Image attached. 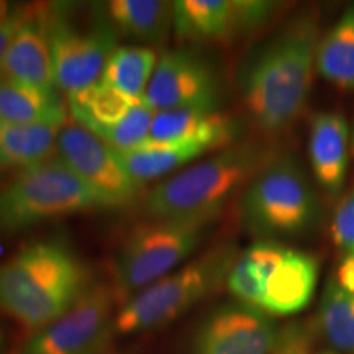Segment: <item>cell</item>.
I'll return each mask as SVG.
<instances>
[{"label":"cell","mask_w":354,"mask_h":354,"mask_svg":"<svg viewBox=\"0 0 354 354\" xmlns=\"http://www.w3.org/2000/svg\"><path fill=\"white\" fill-rule=\"evenodd\" d=\"M118 35L149 44L166 41L172 30V2L165 0H110L102 3Z\"/></svg>","instance_id":"obj_19"},{"label":"cell","mask_w":354,"mask_h":354,"mask_svg":"<svg viewBox=\"0 0 354 354\" xmlns=\"http://www.w3.org/2000/svg\"><path fill=\"white\" fill-rule=\"evenodd\" d=\"M318 41L317 13L305 10L246 57L238 82L248 117L258 130L276 135L302 113L312 87Z\"/></svg>","instance_id":"obj_1"},{"label":"cell","mask_w":354,"mask_h":354,"mask_svg":"<svg viewBox=\"0 0 354 354\" xmlns=\"http://www.w3.org/2000/svg\"><path fill=\"white\" fill-rule=\"evenodd\" d=\"M315 68L339 91L354 88V7H349L320 38Z\"/></svg>","instance_id":"obj_22"},{"label":"cell","mask_w":354,"mask_h":354,"mask_svg":"<svg viewBox=\"0 0 354 354\" xmlns=\"http://www.w3.org/2000/svg\"><path fill=\"white\" fill-rule=\"evenodd\" d=\"M0 76L46 92H56L53 74L46 3H32L28 19L20 26L0 63Z\"/></svg>","instance_id":"obj_15"},{"label":"cell","mask_w":354,"mask_h":354,"mask_svg":"<svg viewBox=\"0 0 354 354\" xmlns=\"http://www.w3.org/2000/svg\"><path fill=\"white\" fill-rule=\"evenodd\" d=\"M240 214L248 232L272 240L312 227L318 203L299 162L289 154H272L243 190Z\"/></svg>","instance_id":"obj_8"},{"label":"cell","mask_w":354,"mask_h":354,"mask_svg":"<svg viewBox=\"0 0 354 354\" xmlns=\"http://www.w3.org/2000/svg\"><path fill=\"white\" fill-rule=\"evenodd\" d=\"M115 290L92 284L63 317L32 336L24 354H99L115 322Z\"/></svg>","instance_id":"obj_12"},{"label":"cell","mask_w":354,"mask_h":354,"mask_svg":"<svg viewBox=\"0 0 354 354\" xmlns=\"http://www.w3.org/2000/svg\"><path fill=\"white\" fill-rule=\"evenodd\" d=\"M3 343H6V339H3V331H2V328H0V353H2V349H3Z\"/></svg>","instance_id":"obj_33"},{"label":"cell","mask_w":354,"mask_h":354,"mask_svg":"<svg viewBox=\"0 0 354 354\" xmlns=\"http://www.w3.org/2000/svg\"><path fill=\"white\" fill-rule=\"evenodd\" d=\"M158 59L153 48L118 46L105 66L102 82L109 84L131 99L141 100L156 69Z\"/></svg>","instance_id":"obj_24"},{"label":"cell","mask_w":354,"mask_h":354,"mask_svg":"<svg viewBox=\"0 0 354 354\" xmlns=\"http://www.w3.org/2000/svg\"><path fill=\"white\" fill-rule=\"evenodd\" d=\"M30 10H32V3L30 6H26V3H15L10 15L6 20L0 21V63H2L3 56H6L8 46H10L12 39L15 38L20 26L28 19Z\"/></svg>","instance_id":"obj_29"},{"label":"cell","mask_w":354,"mask_h":354,"mask_svg":"<svg viewBox=\"0 0 354 354\" xmlns=\"http://www.w3.org/2000/svg\"><path fill=\"white\" fill-rule=\"evenodd\" d=\"M57 158L97 194L105 209H127L140 201L145 185L122 165L118 153L92 131L66 123L56 138Z\"/></svg>","instance_id":"obj_10"},{"label":"cell","mask_w":354,"mask_h":354,"mask_svg":"<svg viewBox=\"0 0 354 354\" xmlns=\"http://www.w3.org/2000/svg\"><path fill=\"white\" fill-rule=\"evenodd\" d=\"M240 135L241 123L220 109H172L154 112L148 141H197L210 148V151H221L236 143Z\"/></svg>","instance_id":"obj_16"},{"label":"cell","mask_w":354,"mask_h":354,"mask_svg":"<svg viewBox=\"0 0 354 354\" xmlns=\"http://www.w3.org/2000/svg\"><path fill=\"white\" fill-rule=\"evenodd\" d=\"M68 112L57 91L46 92L0 76V120L61 128L68 123Z\"/></svg>","instance_id":"obj_18"},{"label":"cell","mask_w":354,"mask_h":354,"mask_svg":"<svg viewBox=\"0 0 354 354\" xmlns=\"http://www.w3.org/2000/svg\"><path fill=\"white\" fill-rule=\"evenodd\" d=\"M236 256V250L227 243L189 259L174 272L128 299L115 315L113 333H145L169 325L221 284H227Z\"/></svg>","instance_id":"obj_5"},{"label":"cell","mask_w":354,"mask_h":354,"mask_svg":"<svg viewBox=\"0 0 354 354\" xmlns=\"http://www.w3.org/2000/svg\"><path fill=\"white\" fill-rule=\"evenodd\" d=\"M13 7H15V3H10L7 2V0H0V21L6 20L8 15H10Z\"/></svg>","instance_id":"obj_31"},{"label":"cell","mask_w":354,"mask_h":354,"mask_svg":"<svg viewBox=\"0 0 354 354\" xmlns=\"http://www.w3.org/2000/svg\"><path fill=\"white\" fill-rule=\"evenodd\" d=\"M351 151H354V123H353V131H351Z\"/></svg>","instance_id":"obj_34"},{"label":"cell","mask_w":354,"mask_h":354,"mask_svg":"<svg viewBox=\"0 0 354 354\" xmlns=\"http://www.w3.org/2000/svg\"><path fill=\"white\" fill-rule=\"evenodd\" d=\"M317 281L315 256L261 240L236 256L225 286L240 304L269 317H287L308 307Z\"/></svg>","instance_id":"obj_4"},{"label":"cell","mask_w":354,"mask_h":354,"mask_svg":"<svg viewBox=\"0 0 354 354\" xmlns=\"http://www.w3.org/2000/svg\"><path fill=\"white\" fill-rule=\"evenodd\" d=\"M336 282L354 295V258H343L336 272Z\"/></svg>","instance_id":"obj_30"},{"label":"cell","mask_w":354,"mask_h":354,"mask_svg":"<svg viewBox=\"0 0 354 354\" xmlns=\"http://www.w3.org/2000/svg\"><path fill=\"white\" fill-rule=\"evenodd\" d=\"M92 287L82 256L63 238H44L0 264V310L39 331L63 317Z\"/></svg>","instance_id":"obj_2"},{"label":"cell","mask_w":354,"mask_h":354,"mask_svg":"<svg viewBox=\"0 0 354 354\" xmlns=\"http://www.w3.org/2000/svg\"><path fill=\"white\" fill-rule=\"evenodd\" d=\"M46 19L56 87L71 94L100 82L118 48V33L102 3H46Z\"/></svg>","instance_id":"obj_6"},{"label":"cell","mask_w":354,"mask_h":354,"mask_svg":"<svg viewBox=\"0 0 354 354\" xmlns=\"http://www.w3.org/2000/svg\"><path fill=\"white\" fill-rule=\"evenodd\" d=\"M105 209L59 158L25 167L0 192V236H13L59 216Z\"/></svg>","instance_id":"obj_7"},{"label":"cell","mask_w":354,"mask_h":354,"mask_svg":"<svg viewBox=\"0 0 354 354\" xmlns=\"http://www.w3.org/2000/svg\"><path fill=\"white\" fill-rule=\"evenodd\" d=\"M221 86L214 64L190 46L162 53L141 102L154 112L172 109L218 110Z\"/></svg>","instance_id":"obj_11"},{"label":"cell","mask_w":354,"mask_h":354,"mask_svg":"<svg viewBox=\"0 0 354 354\" xmlns=\"http://www.w3.org/2000/svg\"><path fill=\"white\" fill-rule=\"evenodd\" d=\"M323 338L336 353L354 354V295L336 282L326 284L317 315Z\"/></svg>","instance_id":"obj_25"},{"label":"cell","mask_w":354,"mask_h":354,"mask_svg":"<svg viewBox=\"0 0 354 354\" xmlns=\"http://www.w3.org/2000/svg\"><path fill=\"white\" fill-rule=\"evenodd\" d=\"M272 154L258 141H238L154 185L143 201L145 214L148 218L215 221Z\"/></svg>","instance_id":"obj_3"},{"label":"cell","mask_w":354,"mask_h":354,"mask_svg":"<svg viewBox=\"0 0 354 354\" xmlns=\"http://www.w3.org/2000/svg\"><path fill=\"white\" fill-rule=\"evenodd\" d=\"M125 169L141 184L161 179L172 171L210 153V148L197 141L151 143L146 141L130 151H117Z\"/></svg>","instance_id":"obj_21"},{"label":"cell","mask_w":354,"mask_h":354,"mask_svg":"<svg viewBox=\"0 0 354 354\" xmlns=\"http://www.w3.org/2000/svg\"><path fill=\"white\" fill-rule=\"evenodd\" d=\"M138 102L100 81L82 91L71 92L66 104L74 123L100 138L105 131L118 125Z\"/></svg>","instance_id":"obj_20"},{"label":"cell","mask_w":354,"mask_h":354,"mask_svg":"<svg viewBox=\"0 0 354 354\" xmlns=\"http://www.w3.org/2000/svg\"><path fill=\"white\" fill-rule=\"evenodd\" d=\"M331 236L344 258H354V190L343 198L335 212Z\"/></svg>","instance_id":"obj_27"},{"label":"cell","mask_w":354,"mask_h":354,"mask_svg":"<svg viewBox=\"0 0 354 354\" xmlns=\"http://www.w3.org/2000/svg\"><path fill=\"white\" fill-rule=\"evenodd\" d=\"M172 32L184 43H228L263 28L279 3L269 0H176Z\"/></svg>","instance_id":"obj_13"},{"label":"cell","mask_w":354,"mask_h":354,"mask_svg":"<svg viewBox=\"0 0 354 354\" xmlns=\"http://www.w3.org/2000/svg\"><path fill=\"white\" fill-rule=\"evenodd\" d=\"M351 128L338 112H318L310 118L308 158L313 176L323 190L338 196L346 179Z\"/></svg>","instance_id":"obj_17"},{"label":"cell","mask_w":354,"mask_h":354,"mask_svg":"<svg viewBox=\"0 0 354 354\" xmlns=\"http://www.w3.org/2000/svg\"><path fill=\"white\" fill-rule=\"evenodd\" d=\"M153 118L154 110L140 100L118 125L105 131L100 138L112 146L115 151H130L148 141Z\"/></svg>","instance_id":"obj_26"},{"label":"cell","mask_w":354,"mask_h":354,"mask_svg":"<svg viewBox=\"0 0 354 354\" xmlns=\"http://www.w3.org/2000/svg\"><path fill=\"white\" fill-rule=\"evenodd\" d=\"M59 128L0 120V166L25 167L50 159Z\"/></svg>","instance_id":"obj_23"},{"label":"cell","mask_w":354,"mask_h":354,"mask_svg":"<svg viewBox=\"0 0 354 354\" xmlns=\"http://www.w3.org/2000/svg\"><path fill=\"white\" fill-rule=\"evenodd\" d=\"M313 354H342V353H336V351H331V349H323V351H317Z\"/></svg>","instance_id":"obj_32"},{"label":"cell","mask_w":354,"mask_h":354,"mask_svg":"<svg viewBox=\"0 0 354 354\" xmlns=\"http://www.w3.org/2000/svg\"><path fill=\"white\" fill-rule=\"evenodd\" d=\"M272 354H313L310 333L304 326H287L281 331V339Z\"/></svg>","instance_id":"obj_28"},{"label":"cell","mask_w":354,"mask_h":354,"mask_svg":"<svg viewBox=\"0 0 354 354\" xmlns=\"http://www.w3.org/2000/svg\"><path fill=\"white\" fill-rule=\"evenodd\" d=\"M281 331L258 308L240 302L221 305L198 325L190 354H272Z\"/></svg>","instance_id":"obj_14"},{"label":"cell","mask_w":354,"mask_h":354,"mask_svg":"<svg viewBox=\"0 0 354 354\" xmlns=\"http://www.w3.org/2000/svg\"><path fill=\"white\" fill-rule=\"evenodd\" d=\"M214 221L149 218L125 238L115 254V292L133 297L185 264Z\"/></svg>","instance_id":"obj_9"}]
</instances>
